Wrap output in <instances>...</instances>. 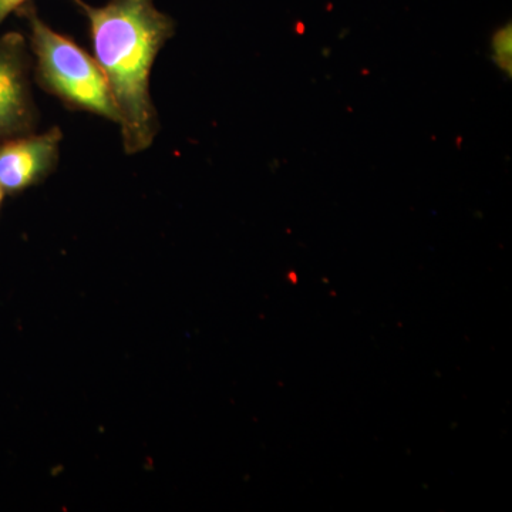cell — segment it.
I'll list each match as a JSON object with an SVG mask.
<instances>
[{
  "instance_id": "obj_6",
  "label": "cell",
  "mask_w": 512,
  "mask_h": 512,
  "mask_svg": "<svg viewBox=\"0 0 512 512\" xmlns=\"http://www.w3.org/2000/svg\"><path fill=\"white\" fill-rule=\"evenodd\" d=\"M30 0H0V25L8 18L10 13L18 12L20 8L28 5ZM77 5L82 6V0H73Z\"/></svg>"
},
{
  "instance_id": "obj_5",
  "label": "cell",
  "mask_w": 512,
  "mask_h": 512,
  "mask_svg": "<svg viewBox=\"0 0 512 512\" xmlns=\"http://www.w3.org/2000/svg\"><path fill=\"white\" fill-rule=\"evenodd\" d=\"M494 52L495 62L500 64L504 70L511 72L510 67L507 66V62L511 64V28L501 29L497 35L494 36Z\"/></svg>"
},
{
  "instance_id": "obj_3",
  "label": "cell",
  "mask_w": 512,
  "mask_h": 512,
  "mask_svg": "<svg viewBox=\"0 0 512 512\" xmlns=\"http://www.w3.org/2000/svg\"><path fill=\"white\" fill-rule=\"evenodd\" d=\"M32 53L25 37L0 36V140L32 133L39 111L32 93Z\"/></svg>"
},
{
  "instance_id": "obj_2",
  "label": "cell",
  "mask_w": 512,
  "mask_h": 512,
  "mask_svg": "<svg viewBox=\"0 0 512 512\" xmlns=\"http://www.w3.org/2000/svg\"><path fill=\"white\" fill-rule=\"evenodd\" d=\"M18 12L29 25L33 74L40 89L62 101L67 109L119 124L109 84L96 59L73 39L50 28L32 5Z\"/></svg>"
},
{
  "instance_id": "obj_1",
  "label": "cell",
  "mask_w": 512,
  "mask_h": 512,
  "mask_svg": "<svg viewBox=\"0 0 512 512\" xmlns=\"http://www.w3.org/2000/svg\"><path fill=\"white\" fill-rule=\"evenodd\" d=\"M89 19L94 59L109 84L127 154L154 143L160 121L150 76L158 53L174 36L175 23L154 0H109L100 8L82 3Z\"/></svg>"
},
{
  "instance_id": "obj_7",
  "label": "cell",
  "mask_w": 512,
  "mask_h": 512,
  "mask_svg": "<svg viewBox=\"0 0 512 512\" xmlns=\"http://www.w3.org/2000/svg\"><path fill=\"white\" fill-rule=\"evenodd\" d=\"M5 197H6L5 191H3L2 188H0V210H2V205H3V201H5Z\"/></svg>"
},
{
  "instance_id": "obj_4",
  "label": "cell",
  "mask_w": 512,
  "mask_h": 512,
  "mask_svg": "<svg viewBox=\"0 0 512 512\" xmlns=\"http://www.w3.org/2000/svg\"><path fill=\"white\" fill-rule=\"evenodd\" d=\"M63 133L59 127L0 140V188L6 195L39 185L56 170Z\"/></svg>"
}]
</instances>
